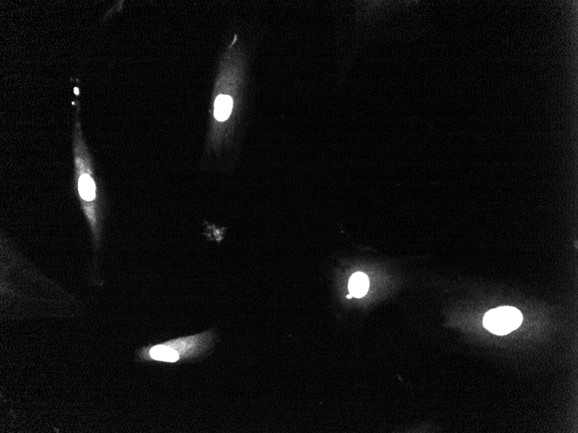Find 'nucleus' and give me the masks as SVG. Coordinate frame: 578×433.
<instances>
[{"label":"nucleus","instance_id":"obj_4","mask_svg":"<svg viewBox=\"0 0 578 433\" xmlns=\"http://www.w3.org/2000/svg\"><path fill=\"white\" fill-rule=\"evenodd\" d=\"M369 285V280L365 273H356L351 277L348 288L352 296L359 299L366 295Z\"/></svg>","mask_w":578,"mask_h":433},{"label":"nucleus","instance_id":"obj_2","mask_svg":"<svg viewBox=\"0 0 578 433\" xmlns=\"http://www.w3.org/2000/svg\"><path fill=\"white\" fill-rule=\"evenodd\" d=\"M212 341V331L182 336L156 345H149L136 352V360L141 363H175L197 358L204 353Z\"/></svg>","mask_w":578,"mask_h":433},{"label":"nucleus","instance_id":"obj_6","mask_svg":"<svg viewBox=\"0 0 578 433\" xmlns=\"http://www.w3.org/2000/svg\"><path fill=\"white\" fill-rule=\"evenodd\" d=\"M352 297L354 296H352L351 294H349V295H347V299H351Z\"/></svg>","mask_w":578,"mask_h":433},{"label":"nucleus","instance_id":"obj_3","mask_svg":"<svg viewBox=\"0 0 578 433\" xmlns=\"http://www.w3.org/2000/svg\"><path fill=\"white\" fill-rule=\"evenodd\" d=\"M523 315L518 309L502 307L491 309L483 319L484 327L496 335L503 336L516 331L520 327Z\"/></svg>","mask_w":578,"mask_h":433},{"label":"nucleus","instance_id":"obj_1","mask_svg":"<svg viewBox=\"0 0 578 433\" xmlns=\"http://www.w3.org/2000/svg\"><path fill=\"white\" fill-rule=\"evenodd\" d=\"M74 132V161L76 170L77 194L82 212L89 226L93 247V263L91 281L97 287L104 285L99 268L98 253L104 240L107 205L104 193L99 189L92 161L83 141L80 125H76Z\"/></svg>","mask_w":578,"mask_h":433},{"label":"nucleus","instance_id":"obj_5","mask_svg":"<svg viewBox=\"0 0 578 433\" xmlns=\"http://www.w3.org/2000/svg\"><path fill=\"white\" fill-rule=\"evenodd\" d=\"M232 99L227 95H220L215 102V109L214 114L217 121H224L227 120L232 109Z\"/></svg>","mask_w":578,"mask_h":433}]
</instances>
